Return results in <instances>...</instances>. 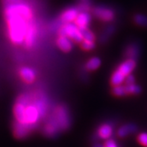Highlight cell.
<instances>
[{"instance_id":"1","label":"cell","mask_w":147,"mask_h":147,"mask_svg":"<svg viewBox=\"0 0 147 147\" xmlns=\"http://www.w3.org/2000/svg\"><path fill=\"white\" fill-rule=\"evenodd\" d=\"M7 36L16 45L23 44L30 25L34 22L32 11L22 0H3Z\"/></svg>"},{"instance_id":"2","label":"cell","mask_w":147,"mask_h":147,"mask_svg":"<svg viewBox=\"0 0 147 147\" xmlns=\"http://www.w3.org/2000/svg\"><path fill=\"white\" fill-rule=\"evenodd\" d=\"M71 118L69 110L64 105H58L52 110L43 127V134L49 137L57 136L61 131L70 127Z\"/></svg>"},{"instance_id":"3","label":"cell","mask_w":147,"mask_h":147,"mask_svg":"<svg viewBox=\"0 0 147 147\" xmlns=\"http://www.w3.org/2000/svg\"><path fill=\"white\" fill-rule=\"evenodd\" d=\"M59 36H63L69 38L75 43L81 44L84 40L81 29H79L74 23H64L59 27Z\"/></svg>"},{"instance_id":"4","label":"cell","mask_w":147,"mask_h":147,"mask_svg":"<svg viewBox=\"0 0 147 147\" xmlns=\"http://www.w3.org/2000/svg\"><path fill=\"white\" fill-rule=\"evenodd\" d=\"M40 119L41 118L39 112L36 108V107L33 104L32 101H31V102L26 104V109H25L24 123L36 128Z\"/></svg>"},{"instance_id":"5","label":"cell","mask_w":147,"mask_h":147,"mask_svg":"<svg viewBox=\"0 0 147 147\" xmlns=\"http://www.w3.org/2000/svg\"><path fill=\"white\" fill-rule=\"evenodd\" d=\"M32 103L39 112L41 119L47 116L49 110V102L46 95L41 92L32 94Z\"/></svg>"},{"instance_id":"6","label":"cell","mask_w":147,"mask_h":147,"mask_svg":"<svg viewBox=\"0 0 147 147\" xmlns=\"http://www.w3.org/2000/svg\"><path fill=\"white\" fill-rule=\"evenodd\" d=\"M93 14L96 18L105 22L113 21L115 16L114 11L105 5H97L93 9Z\"/></svg>"},{"instance_id":"7","label":"cell","mask_w":147,"mask_h":147,"mask_svg":"<svg viewBox=\"0 0 147 147\" xmlns=\"http://www.w3.org/2000/svg\"><path fill=\"white\" fill-rule=\"evenodd\" d=\"M35 128L31 125H28L25 123H20L15 121L13 124V133L16 138L21 140L27 137L32 131Z\"/></svg>"},{"instance_id":"8","label":"cell","mask_w":147,"mask_h":147,"mask_svg":"<svg viewBox=\"0 0 147 147\" xmlns=\"http://www.w3.org/2000/svg\"><path fill=\"white\" fill-rule=\"evenodd\" d=\"M79 10L78 8L71 7L66 9L63 11L61 15L60 16V21L64 24V23H69L75 22L77 16L79 14Z\"/></svg>"},{"instance_id":"9","label":"cell","mask_w":147,"mask_h":147,"mask_svg":"<svg viewBox=\"0 0 147 147\" xmlns=\"http://www.w3.org/2000/svg\"><path fill=\"white\" fill-rule=\"evenodd\" d=\"M36 36H37V27H36L35 23L33 22L30 25L28 31L26 32L25 36L23 45L26 48H31L34 46L36 41Z\"/></svg>"},{"instance_id":"10","label":"cell","mask_w":147,"mask_h":147,"mask_svg":"<svg viewBox=\"0 0 147 147\" xmlns=\"http://www.w3.org/2000/svg\"><path fill=\"white\" fill-rule=\"evenodd\" d=\"M19 75L26 83H32L35 80L36 72L33 68L27 66L22 67L19 70Z\"/></svg>"},{"instance_id":"11","label":"cell","mask_w":147,"mask_h":147,"mask_svg":"<svg viewBox=\"0 0 147 147\" xmlns=\"http://www.w3.org/2000/svg\"><path fill=\"white\" fill-rule=\"evenodd\" d=\"M135 67H136V60L132 59H127L118 66L117 69L123 75L127 77L129 75H131Z\"/></svg>"},{"instance_id":"12","label":"cell","mask_w":147,"mask_h":147,"mask_svg":"<svg viewBox=\"0 0 147 147\" xmlns=\"http://www.w3.org/2000/svg\"><path fill=\"white\" fill-rule=\"evenodd\" d=\"M90 21H91V16L88 13V11H80L74 23L79 29H84L88 28Z\"/></svg>"},{"instance_id":"13","label":"cell","mask_w":147,"mask_h":147,"mask_svg":"<svg viewBox=\"0 0 147 147\" xmlns=\"http://www.w3.org/2000/svg\"><path fill=\"white\" fill-rule=\"evenodd\" d=\"M96 134L102 140H109L113 134V127L109 123L102 124L97 129Z\"/></svg>"},{"instance_id":"14","label":"cell","mask_w":147,"mask_h":147,"mask_svg":"<svg viewBox=\"0 0 147 147\" xmlns=\"http://www.w3.org/2000/svg\"><path fill=\"white\" fill-rule=\"evenodd\" d=\"M56 44L60 50L67 53L73 49V41L66 36H59L56 40Z\"/></svg>"},{"instance_id":"15","label":"cell","mask_w":147,"mask_h":147,"mask_svg":"<svg viewBox=\"0 0 147 147\" xmlns=\"http://www.w3.org/2000/svg\"><path fill=\"white\" fill-rule=\"evenodd\" d=\"M137 131V126L134 124H125V125H123L117 131L118 136L120 137H125L127 135H129L130 134L136 132Z\"/></svg>"},{"instance_id":"16","label":"cell","mask_w":147,"mask_h":147,"mask_svg":"<svg viewBox=\"0 0 147 147\" xmlns=\"http://www.w3.org/2000/svg\"><path fill=\"white\" fill-rule=\"evenodd\" d=\"M125 77H126L123 75L118 69H116L115 71L113 72L111 77V83L113 86L123 85L125 83Z\"/></svg>"},{"instance_id":"17","label":"cell","mask_w":147,"mask_h":147,"mask_svg":"<svg viewBox=\"0 0 147 147\" xmlns=\"http://www.w3.org/2000/svg\"><path fill=\"white\" fill-rule=\"evenodd\" d=\"M139 53H140L139 47L135 44H132L127 47L125 54L128 57V59H132L136 60V58L139 55Z\"/></svg>"},{"instance_id":"18","label":"cell","mask_w":147,"mask_h":147,"mask_svg":"<svg viewBox=\"0 0 147 147\" xmlns=\"http://www.w3.org/2000/svg\"><path fill=\"white\" fill-rule=\"evenodd\" d=\"M101 65V60L98 57H93L90 59L85 64V68L88 71H95Z\"/></svg>"},{"instance_id":"19","label":"cell","mask_w":147,"mask_h":147,"mask_svg":"<svg viewBox=\"0 0 147 147\" xmlns=\"http://www.w3.org/2000/svg\"><path fill=\"white\" fill-rule=\"evenodd\" d=\"M112 93L114 94L115 96H117V97H123V96L128 95L126 92V89H125V86H124V85L113 86Z\"/></svg>"},{"instance_id":"20","label":"cell","mask_w":147,"mask_h":147,"mask_svg":"<svg viewBox=\"0 0 147 147\" xmlns=\"http://www.w3.org/2000/svg\"><path fill=\"white\" fill-rule=\"evenodd\" d=\"M128 95H138L141 92V88L135 83L125 85Z\"/></svg>"},{"instance_id":"21","label":"cell","mask_w":147,"mask_h":147,"mask_svg":"<svg viewBox=\"0 0 147 147\" xmlns=\"http://www.w3.org/2000/svg\"><path fill=\"white\" fill-rule=\"evenodd\" d=\"M134 21L136 24L141 26H147V16L138 14L134 17Z\"/></svg>"},{"instance_id":"22","label":"cell","mask_w":147,"mask_h":147,"mask_svg":"<svg viewBox=\"0 0 147 147\" xmlns=\"http://www.w3.org/2000/svg\"><path fill=\"white\" fill-rule=\"evenodd\" d=\"M82 31V36L84 38V40H88V41H95V36L93 32H92L91 30H90L89 28H84V29H81Z\"/></svg>"},{"instance_id":"23","label":"cell","mask_w":147,"mask_h":147,"mask_svg":"<svg viewBox=\"0 0 147 147\" xmlns=\"http://www.w3.org/2000/svg\"><path fill=\"white\" fill-rule=\"evenodd\" d=\"M81 47L84 50H92L95 47V43L94 41L83 40V41L81 43Z\"/></svg>"},{"instance_id":"24","label":"cell","mask_w":147,"mask_h":147,"mask_svg":"<svg viewBox=\"0 0 147 147\" xmlns=\"http://www.w3.org/2000/svg\"><path fill=\"white\" fill-rule=\"evenodd\" d=\"M138 141L140 145L147 147V132L140 133L138 137Z\"/></svg>"},{"instance_id":"25","label":"cell","mask_w":147,"mask_h":147,"mask_svg":"<svg viewBox=\"0 0 147 147\" xmlns=\"http://www.w3.org/2000/svg\"><path fill=\"white\" fill-rule=\"evenodd\" d=\"M105 147H118L117 144L115 142V140H113V139H109V140H107L105 141V143L104 144Z\"/></svg>"},{"instance_id":"26","label":"cell","mask_w":147,"mask_h":147,"mask_svg":"<svg viewBox=\"0 0 147 147\" xmlns=\"http://www.w3.org/2000/svg\"><path fill=\"white\" fill-rule=\"evenodd\" d=\"M135 79L132 75H129L125 77V85H131V84L135 83Z\"/></svg>"},{"instance_id":"27","label":"cell","mask_w":147,"mask_h":147,"mask_svg":"<svg viewBox=\"0 0 147 147\" xmlns=\"http://www.w3.org/2000/svg\"><path fill=\"white\" fill-rule=\"evenodd\" d=\"M93 147H105L104 145H102V144H96L95 145L93 146Z\"/></svg>"}]
</instances>
